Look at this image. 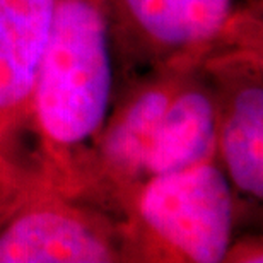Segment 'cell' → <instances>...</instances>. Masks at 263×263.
<instances>
[{
    "instance_id": "2",
    "label": "cell",
    "mask_w": 263,
    "mask_h": 263,
    "mask_svg": "<svg viewBox=\"0 0 263 263\" xmlns=\"http://www.w3.org/2000/svg\"><path fill=\"white\" fill-rule=\"evenodd\" d=\"M238 219L217 161L151 178L120 215L122 263H222Z\"/></svg>"
},
{
    "instance_id": "10",
    "label": "cell",
    "mask_w": 263,
    "mask_h": 263,
    "mask_svg": "<svg viewBox=\"0 0 263 263\" xmlns=\"http://www.w3.org/2000/svg\"><path fill=\"white\" fill-rule=\"evenodd\" d=\"M34 170L21 166L0 154V207Z\"/></svg>"
},
{
    "instance_id": "1",
    "label": "cell",
    "mask_w": 263,
    "mask_h": 263,
    "mask_svg": "<svg viewBox=\"0 0 263 263\" xmlns=\"http://www.w3.org/2000/svg\"><path fill=\"white\" fill-rule=\"evenodd\" d=\"M117 87L103 0H57L33 89L34 167L79 197Z\"/></svg>"
},
{
    "instance_id": "6",
    "label": "cell",
    "mask_w": 263,
    "mask_h": 263,
    "mask_svg": "<svg viewBox=\"0 0 263 263\" xmlns=\"http://www.w3.org/2000/svg\"><path fill=\"white\" fill-rule=\"evenodd\" d=\"M117 79L192 67L217 43L243 0H103Z\"/></svg>"
},
{
    "instance_id": "3",
    "label": "cell",
    "mask_w": 263,
    "mask_h": 263,
    "mask_svg": "<svg viewBox=\"0 0 263 263\" xmlns=\"http://www.w3.org/2000/svg\"><path fill=\"white\" fill-rule=\"evenodd\" d=\"M212 87L217 161L233 186L238 217L263 202V12L243 0L229 28L200 60Z\"/></svg>"
},
{
    "instance_id": "7",
    "label": "cell",
    "mask_w": 263,
    "mask_h": 263,
    "mask_svg": "<svg viewBox=\"0 0 263 263\" xmlns=\"http://www.w3.org/2000/svg\"><path fill=\"white\" fill-rule=\"evenodd\" d=\"M57 0H0V154L34 170L33 89Z\"/></svg>"
},
{
    "instance_id": "8",
    "label": "cell",
    "mask_w": 263,
    "mask_h": 263,
    "mask_svg": "<svg viewBox=\"0 0 263 263\" xmlns=\"http://www.w3.org/2000/svg\"><path fill=\"white\" fill-rule=\"evenodd\" d=\"M210 161H217V120L212 87L198 62L183 70L162 115L147 162V181Z\"/></svg>"
},
{
    "instance_id": "9",
    "label": "cell",
    "mask_w": 263,
    "mask_h": 263,
    "mask_svg": "<svg viewBox=\"0 0 263 263\" xmlns=\"http://www.w3.org/2000/svg\"><path fill=\"white\" fill-rule=\"evenodd\" d=\"M224 261L229 263H261L263 261V245L261 236L246 234L243 238H233Z\"/></svg>"
},
{
    "instance_id": "5",
    "label": "cell",
    "mask_w": 263,
    "mask_h": 263,
    "mask_svg": "<svg viewBox=\"0 0 263 263\" xmlns=\"http://www.w3.org/2000/svg\"><path fill=\"white\" fill-rule=\"evenodd\" d=\"M185 68H152L117 79L111 106L94 147L91 175L79 197L120 219L147 183L152 144Z\"/></svg>"
},
{
    "instance_id": "4",
    "label": "cell",
    "mask_w": 263,
    "mask_h": 263,
    "mask_svg": "<svg viewBox=\"0 0 263 263\" xmlns=\"http://www.w3.org/2000/svg\"><path fill=\"white\" fill-rule=\"evenodd\" d=\"M122 263L120 222L31 173L0 207V263Z\"/></svg>"
}]
</instances>
